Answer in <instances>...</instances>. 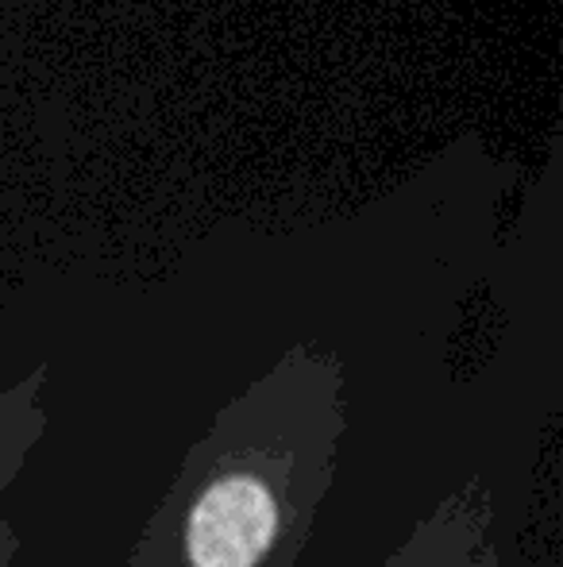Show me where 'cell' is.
<instances>
[{
  "label": "cell",
  "instance_id": "6da1fadb",
  "mask_svg": "<svg viewBox=\"0 0 563 567\" xmlns=\"http://www.w3.org/2000/svg\"><path fill=\"white\" fill-rule=\"evenodd\" d=\"M279 537V502L256 475H225L201 491L189 514L194 567H256Z\"/></svg>",
  "mask_w": 563,
  "mask_h": 567
}]
</instances>
